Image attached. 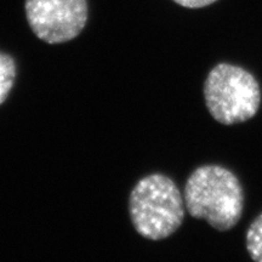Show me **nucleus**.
Listing matches in <instances>:
<instances>
[{
  "label": "nucleus",
  "instance_id": "obj_1",
  "mask_svg": "<svg viewBox=\"0 0 262 262\" xmlns=\"http://www.w3.org/2000/svg\"><path fill=\"white\" fill-rule=\"evenodd\" d=\"M185 205L192 217L205 220L217 231H229L243 215V187L227 168L199 166L186 182Z\"/></svg>",
  "mask_w": 262,
  "mask_h": 262
},
{
  "label": "nucleus",
  "instance_id": "obj_2",
  "mask_svg": "<svg viewBox=\"0 0 262 262\" xmlns=\"http://www.w3.org/2000/svg\"><path fill=\"white\" fill-rule=\"evenodd\" d=\"M129 214L140 235L149 241H163L182 225L185 199L171 179L153 173L141 179L131 191Z\"/></svg>",
  "mask_w": 262,
  "mask_h": 262
},
{
  "label": "nucleus",
  "instance_id": "obj_3",
  "mask_svg": "<svg viewBox=\"0 0 262 262\" xmlns=\"http://www.w3.org/2000/svg\"><path fill=\"white\" fill-rule=\"evenodd\" d=\"M204 100L209 113L224 125L244 123L256 116L261 89L256 78L239 66L216 64L204 81Z\"/></svg>",
  "mask_w": 262,
  "mask_h": 262
},
{
  "label": "nucleus",
  "instance_id": "obj_4",
  "mask_svg": "<svg viewBox=\"0 0 262 262\" xmlns=\"http://www.w3.org/2000/svg\"><path fill=\"white\" fill-rule=\"evenodd\" d=\"M25 9L32 32L48 44L77 38L88 22L86 0H26Z\"/></svg>",
  "mask_w": 262,
  "mask_h": 262
},
{
  "label": "nucleus",
  "instance_id": "obj_5",
  "mask_svg": "<svg viewBox=\"0 0 262 262\" xmlns=\"http://www.w3.org/2000/svg\"><path fill=\"white\" fill-rule=\"evenodd\" d=\"M17 66L10 55L0 52V106L8 100L10 91L14 86Z\"/></svg>",
  "mask_w": 262,
  "mask_h": 262
},
{
  "label": "nucleus",
  "instance_id": "obj_6",
  "mask_svg": "<svg viewBox=\"0 0 262 262\" xmlns=\"http://www.w3.org/2000/svg\"><path fill=\"white\" fill-rule=\"evenodd\" d=\"M245 243L250 257L256 262H262V214L251 222L247 232Z\"/></svg>",
  "mask_w": 262,
  "mask_h": 262
},
{
  "label": "nucleus",
  "instance_id": "obj_7",
  "mask_svg": "<svg viewBox=\"0 0 262 262\" xmlns=\"http://www.w3.org/2000/svg\"><path fill=\"white\" fill-rule=\"evenodd\" d=\"M176 4L188 9H201L215 3L216 0H173Z\"/></svg>",
  "mask_w": 262,
  "mask_h": 262
}]
</instances>
